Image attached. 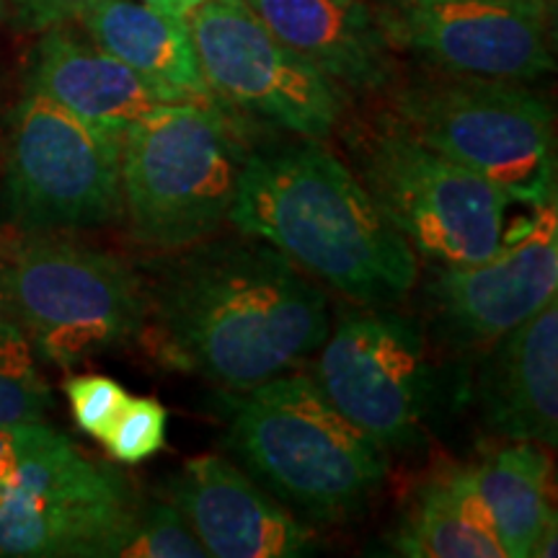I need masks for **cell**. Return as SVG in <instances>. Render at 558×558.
<instances>
[{"mask_svg":"<svg viewBox=\"0 0 558 558\" xmlns=\"http://www.w3.org/2000/svg\"><path fill=\"white\" fill-rule=\"evenodd\" d=\"M5 11L13 13L21 29L47 32L52 26H65L81 21L96 0H3Z\"/></svg>","mask_w":558,"mask_h":558,"instance_id":"d4e9b609","label":"cell"},{"mask_svg":"<svg viewBox=\"0 0 558 558\" xmlns=\"http://www.w3.org/2000/svg\"><path fill=\"white\" fill-rule=\"evenodd\" d=\"M65 396L75 424L101 442L114 418L120 416L130 393L107 375H75L65 380Z\"/></svg>","mask_w":558,"mask_h":558,"instance_id":"cb8c5ba5","label":"cell"},{"mask_svg":"<svg viewBox=\"0 0 558 558\" xmlns=\"http://www.w3.org/2000/svg\"><path fill=\"white\" fill-rule=\"evenodd\" d=\"M50 407L52 396L39 375L37 354L24 333L0 316V427L45 422Z\"/></svg>","mask_w":558,"mask_h":558,"instance_id":"44dd1931","label":"cell"},{"mask_svg":"<svg viewBox=\"0 0 558 558\" xmlns=\"http://www.w3.org/2000/svg\"><path fill=\"white\" fill-rule=\"evenodd\" d=\"M122 556L128 558H207L197 533L177 505L143 507L137 527Z\"/></svg>","mask_w":558,"mask_h":558,"instance_id":"7402d4cb","label":"cell"},{"mask_svg":"<svg viewBox=\"0 0 558 558\" xmlns=\"http://www.w3.org/2000/svg\"><path fill=\"white\" fill-rule=\"evenodd\" d=\"M471 471L505 556L530 558L541 530L556 514L546 452L533 442H507L486 450Z\"/></svg>","mask_w":558,"mask_h":558,"instance_id":"ffe728a7","label":"cell"},{"mask_svg":"<svg viewBox=\"0 0 558 558\" xmlns=\"http://www.w3.org/2000/svg\"><path fill=\"white\" fill-rule=\"evenodd\" d=\"M81 24L96 47L130 65L171 101H218L202 75L186 19L143 0H96Z\"/></svg>","mask_w":558,"mask_h":558,"instance_id":"ac0fdd59","label":"cell"},{"mask_svg":"<svg viewBox=\"0 0 558 558\" xmlns=\"http://www.w3.org/2000/svg\"><path fill=\"white\" fill-rule=\"evenodd\" d=\"M228 220L365 308L396 305L418 279L414 251L320 140L248 153Z\"/></svg>","mask_w":558,"mask_h":558,"instance_id":"7a4b0ae2","label":"cell"},{"mask_svg":"<svg viewBox=\"0 0 558 558\" xmlns=\"http://www.w3.org/2000/svg\"><path fill=\"white\" fill-rule=\"evenodd\" d=\"M246 140L220 101L160 104L122 137V215L132 241L179 251L228 220Z\"/></svg>","mask_w":558,"mask_h":558,"instance_id":"277c9868","label":"cell"},{"mask_svg":"<svg viewBox=\"0 0 558 558\" xmlns=\"http://www.w3.org/2000/svg\"><path fill=\"white\" fill-rule=\"evenodd\" d=\"M393 52L439 73L533 83L554 73V13L518 0H373Z\"/></svg>","mask_w":558,"mask_h":558,"instance_id":"7c38bea8","label":"cell"},{"mask_svg":"<svg viewBox=\"0 0 558 558\" xmlns=\"http://www.w3.org/2000/svg\"><path fill=\"white\" fill-rule=\"evenodd\" d=\"M279 41L333 86L380 94L396 83V54L373 0H243Z\"/></svg>","mask_w":558,"mask_h":558,"instance_id":"2e32d148","label":"cell"},{"mask_svg":"<svg viewBox=\"0 0 558 558\" xmlns=\"http://www.w3.org/2000/svg\"><path fill=\"white\" fill-rule=\"evenodd\" d=\"M0 316L37 357L75 367L137 339L148 300L143 279L120 256L39 239L0 256Z\"/></svg>","mask_w":558,"mask_h":558,"instance_id":"8992f818","label":"cell"},{"mask_svg":"<svg viewBox=\"0 0 558 558\" xmlns=\"http://www.w3.org/2000/svg\"><path fill=\"white\" fill-rule=\"evenodd\" d=\"M3 19H5V3L0 0V21H3Z\"/></svg>","mask_w":558,"mask_h":558,"instance_id":"f546056e","label":"cell"},{"mask_svg":"<svg viewBox=\"0 0 558 558\" xmlns=\"http://www.w3.org/2000/svg\"><path fill=\"white\" fill-rule=\"evenodd\" d=\"M390 88L388 114L418 143L512 202L538 207L556 199L554 109L527 83L435 70Z\"/></svg>","mask_w":558,"mask_h":558,"instance_id":"5b68a950","label":"cell"},{"mask_svg":"<svg viewBox=\"0 0 558 558\" xmlns=\"http://www.w3.org/2000/svg\"><path fill=\"white\" fill-rule=\"evenodd\" d=\"M26 439H29V424L0 427V507H3L13 481H16L21 458H24L26 450Z\"/></svg>","mask_w":558,"mask_h":558,"instance_id":"484cf974","label":"cell"},{"mask_svg":"<svg viewBox=\"0 0 558 558\" xmlns=\"http://www.w3.org/2000/svg\"><path fill=\"white\" fill-rule=\"evenodd\" d=\"M558 522H556V514L546 522V527L541 530L538 541H535L533 546V554L530 558H554L558 554Z\"/></svg>","mask_w":558,"mask_h":558,"instance_id":"4316f807","label":"cell"},{"mask_svg":"<svg viewBox=\"0 0 558 558\" xmlns=\"http://www.w3.org/2000/svg\"><path fill=\"white\" fill-rule=\"evenodd\" d=\"M220 403L226 450L292 514L344 525L386 484L388 452L341 416L311 375L228 390Z\"/></svg>","mask_w":558,"mask_h":558,"instance_id":"3957f363","label":"cell"},{"mask_svg":"<svg viewBox=\"0 0 558 558\" xmlns=\"http://www.w3.org/2000/svg\"><path fill=\"white\" fill-rule=\"evenodd\" d=\"M166 427H169V411L156 399H132L130 396L101 442L109 450L111 460L122 465H137L163 450Z\"/></svg>","mask_w":558,"mask_h":558,"instance_id":"603a6c76","label":"cell"},{"mask_svg":"<svg viewBox=\"0 0 558 558\" xmlns=\"http://www.w3.org/2000/svg\"><path fill=\"white\" fill-rule=\"evenodd\" d=\"M558 295L556 199L507 228L486 259L456 267L432 264L424 298L432 329L456 352L488 349Z\"/></svg>","mask_w":558,"mask_h":558,"instance_id":"4fadbf2b","label":"cell"},{"mask_svg":"<svg viewBox=\"0 0 558 558\" xmlns=\"http://www.w3.org/2000/svg\"><path fill=\"white\" fill-rule=\"evenodd\" d=\"M143 501L128 476L45 422L29 424L16 481L0 507V556H122Z\"/></svg>","mask_w":558,"mask_h":558,"instance_id":"ba28073f","label":"cell"},{"mask_svg":"<svg viewBox=\"0 0 558 558\" xmlns=\"http://www.w3.org/2000/svg\"><path fill=\"white\" fill-rule=\"evenodd\" d=\"M29 88L50 96L78 120L120 143L145 114L160 104H173L130 65L78 39L65 26H52L39 39Z\"/></svg>","mask_w":558,"mask_h":558,"instance_id":"e0dca14e","label":"cell"},{"mask_svg":"<svg viewBox=\"0 0 558 558\" xmlns=\"http://www.w3.org/2000/svg\"><path fill=\"white\" fill-rule=\"evenodd\" d=\"M481 424L505 442H558V305L486 349L476 380Z\"/></svg>","mask_w":558,"mask_h":558,"instance_id":"9a60e30c","label":"cell"},{"mask_svg":"<svg viewBox=\"0 0 558 558\" xmlns=\"http://www.w3.org/2000/svg\"><path fill=\"white\" fill-rule=\"evenodd\" d=\"M347 150L362 186L416 256L456 267L499 248L512 199L418 143L390 114L354 124Z\"/></svg>","mask_w":558,"mask_h":558,"instance_id":"52a82bcc","label":"cell"},{"mask_svg":"<svg viewBox=\"0 0 558 558\" xmlns=\"http://www.w3.org/2000/svg\"><path fill=\"white\" fill-rule=\"evenodd\" d=\"M143 284L158 357L226 390L290 373L331 331L326 292L251 235L166 251Z\"/></svg>","mask_w":558,"mask_h":558,"instance_id":"6da1fadb","label":"cell"},{"mask_svg":"<svg viewBox=\"0 0 558 558\" xmlns=\"http://www.w3.org/2000/svg\"><path fill=\"white\" fill-rule=\"evenodd\" d=\"M122 143L29 88L3 145V202L26 233L101 228L122 218Z\"/></svg>","mask_w":558,"mask_h":558,"instance_id":"9c48e42d","label":"cell"},{"mask_svg":"<svg viewBox=\"0 0 558 558\" xmlns=\"http://www.w3.org/2000/svg\"><path fill=\"white\" fill-rule=\"evenodd\" d=\"M169 494L213 558H298L318 548L298 514L222 456L192 458Z\"/></svg>","mask_w":558,"mask_h":558,"instance_id":"5bb4252c","label":"cell"},{"mask_svg":"<svg viewBox=\"0 0 558 558\" xmlns=\"http://www.w3.org/2000/svg\"><path fill=\"white\" fill-rule=\"evenodd\" d=\"M313 380L380 450L409 452L427 437L437 373L418 324L388 308L347 311L318 349Z\"/></svg>","mask_w":558,"mask_h":558,"instance_id":"30bf717a","label":"cell"},{"mask_svg":"<svg viewBox=\"0 0 558 558\" xmlns=\"http://www.w3.org/2000/svg\"><path fill=\"white\" fill-rule=\"evenodd\" d=\"M143 3H148V5H153V9H158L163 13H171V16L186 19V13H190L194 5H199L202 0H143Z\"/></svg>","mask_w":558,"mask_h":558,"instance_id":"83f0119b","label":"cell"},{"mask_svg":"<svg viewBox=\"0 0 558 558\" xmlns=\"http://www.w3.org/2000/svg\"><path fill=\"white\" fill-rule=\"evenodd\" d=\"M518 3H527V5H538L543 11L556 13V0H518Z\"/></svg>","mask_w":558,"mask_h":558,"instance_id":"f1b7e54d","label":"cell"},{"mask_svg":"<svg viewBox=\"0 0 558 558\" xmlns=\"http://www.w3.org/2000/svg\"><path fill=\"white\" fill-rule=\"evenodd\" d=\"M407 558H507L471 465L442 463L411 494L388 535Z\"/></svg>","mask_w":558,"mask_h":558,"instance_id":"d6986e66","label":"cell"},{"mask_svg":"<svg viewBox=\"0 0 558 558\" xmlns=\"http://www.w3.org/2000/svg\"><path fill=\"white\" fill-rule=\"evenodd\" d=\"M209 94L226 109L326 140L344 114L341 88L279 41L243 0H202L186 13Z\"/></svg>","mask_w":558,"mask_h":558,"instance_id":"8fae6325","label":"cell"}]
</instances>
